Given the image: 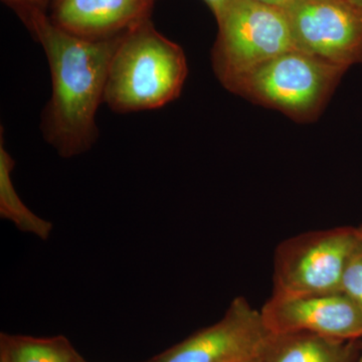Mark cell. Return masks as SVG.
Returning <instances> with one entry per match:
<instances>
[{"instance_id": "6da1fadb", "label": "cell", "mask_w": 362, "mask_h": 362, "mask_svg": "<svg viewBox=\"0 0 362 362\" xmlns=\"http://www.w3.org/2000/svg\"><path fill=\"white\" fill-rule=\"evenodd\" d=\"M18 13L42 45L51 70L52 96L42 125L45 140L65 158L84 153L98 137L96 114L124 33L88 39L59 28L40 7H23Z\"/></svg>"}, {"instance_id": "7a4b0ae2", "label": "cell", "mask_w": 362, "mask_h": 362, "mask_svg": "<svg viewBox=\"0 0 362 362\" xmlns=\"http://www.w3.org/2000/svg\"><path fill=\"white\" fill-rule=\"evenodd\" d=\"M187 75L182 49L146 18L121 35L112 57L104 103L116 113L161 108L180 96Z\"/></svg>"}, {"instance_id": "3957f363", "label": "cell", "mask_w": 362, "mask_h": 362, "mask_svg": "<svg viewBox=\"0 0 362 362\" xmlns=\"http://www.w3.org/2000/svg\"><path fill=\"white\" fill-rule=\"evenodd\" d=\"M345 69L294 49L255 66L226 88L297 120H308L320 111Z\"/></svg>"}, {"instance_id": "277c9868", "label": "cell", "mask_w": 362, "mask_h": 362, "mask_svg": "<svg viewBox=\"0 0 362 362\" xmlns=\"http://www.w3.org/2000/svg\"><path fill=\"white\" fill-rule=\"evenodd\" d=\"M213 64L221 84L284 52L298 49L284 8L257 0H233L220 21Z\"/></svg>"}, {"instance_id": "5b68a950", "label": "cell", "mask_w": 362, "mask_h": 362, "mask_svg": "<svg viewBox=\"0 0 362 362\" xmlns=\"http://www.w3.org/2000/svg\"><path fill=\"white\" fill-rule=\"evenodd\" d=\"M361 242L356 228L300 233L281 243L274 256L275 296L341 293L343 273Z\"/></svg>"}, {"instance_id": "8992f818", "label": "cell", "mask_w": 362, "mask_h": 362, "mask_svg": "<svg viewBox=\"0 0 362 362\" xmlns=\"http://www.w3.org/2000/svg\"><path fill=\"white\" fill-rule=\"evenodd\" d=\"M298 49L346 68L362 57V11L346 0H293L285 9Z\"/></svg>"}, {"instance_id": "52a82bcc", "label": "cell", "mask_w": 362, "mask_h": 362, "mask_svg": "<svg viewBox=\"0 0 362 362\" xmlns=\"http://www.w3.org/2000/svg\"><path fill=\"white\" fill-rule=\"evenodd\" d=\"M268 333L261 312L237 297L218 322L147 362H251Z\"/></svg>"}, {"instance_id": "ba28073f", "label": "cell", "mask_w": 362, "mask_h": 362, "mask_svg": "<svg viewBox=\"0 0 362 362\" xmlns=\"http://www.w3.org/2000/svg\"><path fill=\"white\" fill-rule=\"evenodd\" d=\"M259 312L270 333L311 332L343 340L362 338V312L343 293L272 295Z\"/></svg>"}, {"instance_id": "9c48e42d", "label": "cell", "mask_w": 362, "mask_h": 362, "mask_svg": "<svg viewBox=\"0 0 362 362\" xmlns=\"http://www.w3.org/2000/svg\"><path fill=\"white\" fill-rule=\"evenodd\" d=\"M153 0H54L51 20L66 32L105 39L148 18Z\"/></svg>"}, {"instance_id": "30bf717a", "label": "cell", "mask_w": 362, "mask_h": 362, "mask_svg": "<svg viewBox=\"0 0 362 362\" xmlns=\"http://www.w3.org/2000/svg\"><path fill=\"white\" fill-rule=\"evenodd\" d=\"M358 340L311 332L268 333L255 362H356Z\"/></svg>"}, {"instance_id": "8fae6325", "label": "cell", "mask_w": 362, "mask_h": 362, "mask_svg": "<svg viewBox=\"0 0 362 362\" xmlns=\"http://www.w3.org/2000/svg\"><path fill=\"white\" fill-rule=\"evenodd\" d=\"M0 135V216L11 221L18 230L47 240L51 237L54 225L33 214L21 201L14 187L13 157L4 146V134Z\"/></svg>"}, {"instance_id": "7c38bea8", "label": "cell", "mask_w": 362, "mask_h": 362, "mask_svg": "<svg viewBox=\"0 0 362 362\" xmlns=\"http://www.w3.org/2000/svg\"><path fill=\"white\" fill-rule=\"evenodd\" d=\"M0 357L6 362H77V350L64 337H33L2 333Z\"/></svg>"}, {"instance_id": "4fadbf2b", "label": "cell", "mask_w": 362, "mask_h": 362, "mask_svg": "<svg viewBox=\"0 0 362 362\" xmlns=\"http://www.w3.org/2000/svg\"><path fill=\"white\" fill-rule=\"evenodd\" d=\"M341 293L358 307L362 312V240L345 267L341 282Z\"/></svg>"}, {"instance_id": "5bb4252c", "label": "cell", "mask_w": 362, "mask_h": 362, "mask_svg": "<svg viewBox=\"0 0 362 362\" xmlns=\"http://www.w3.org/2000/svg\"><path fill=\"white\" fill-rule=\"evenodd\" d=\"M207 6L213 11L216 21H220L225 14L226 9L232 4L233 0H204Z\"/></svg>"}, {"instance_id": "9a60e30c", "label": "cell", "mask_w": 362, "mask_h": 362, "mask_svg": "<svg viewBox=\"0 0 362 362\" xmlns=\"http://www.w3.org/2000/svg\"><path fill=\"white\" fill-rule=\"evenodd\" d=\"M4 1L18 7V9L23 8V7H40L42 8V6L45 0H4Z\"/></svg>"}, {"instance_id": "2e32d148", "label": "cell", "mask_w": 362, "mask_h": 362, "mask_svg": "<svg viewBox=\"0 0 362 362\" xmlns=\"http://www.w3.org/2000/svg\"><path fill=\"white\" fill-rule=\"evenodd\" d=\"M257 1L286 9L291 4L293 0H257Z\"/></svg>"}, {"instance_id": "e0dca14e", "label": "cell", "mask_w": 362, "mask_h": 362, "mask_svg": "<svg viewBox=\"0 0 362 362\" xmlns=\"http://www.w3.org/2000/svg\"><path fill=\"white\" fill-rule=\"evenodd\" d=\"M349 4L352 6L356 7L358 11H362V0H346Z\"/></svg>"}, {"instance_id": "ac0fdd59", "label": "cell", "mask_w": 362, "mask_h": 362, "mask_svg": "<svg viewBox=\"0 0 362 362\" xmlns=\"http://www.w3.org/2000/svg\"><path fill=\"white\" fill-rule=\"evenodd\" d=\"M357 235H358L359 239L362 240V226L356 228Z\"/></svg>"}, {"instance_id": "d6986e66", "label": "cell", "mask_w": 362, "mask_h": 362, "mask_svg": "<svg viewBox=\"0 0 362 362\" xmlns=\"http://www.w3.org/2000/svg\"><path fill=\"white\" fill-rule=\"evenodd\" d=\"M356 362H362V350H361V356H359L358 359H357Z\"/></svg>"}, {"instance_id": "ffe728a7", "label": "cell", "mask_w": 362, "mask_h": 362, "mask_svg": "<svg viewBox=\"0 0 362 362\" xmlns=\"http://www.w3.org/2000/svg\"><path fill=\"white\" fill-rule=\"evenodd\" d=\"M77 362H87V361H86L85 359L83 358V357H81V358L78 359V361Z\"/></svg>"}, {"instance_id": "44dd1931", "label": "cell", "mask_w": 362, "mask_h": 362, "mask_svg": "<svg viewBox=\"0 0 362 362\" xmlns=\"http://www.w3.org/2000/svg\"><path fill=\"white\" fill-rule=\"evenodd\" d=\"M0 362H6V361H4V358H1V357H0Z\"/></svg>"}, {"instance_id": "7402d4cb", "label": "cell", "mask_w": 362, "mask_h": 362, "mask_svg": "<svg viewBox=\"0 0 362 362\" xmlns=\"http://www.w3.org/2000/svg\"><path fill=\"white\" fill-rule=\"evenodd\" d=\"M251 362H255V361H251Z\"/></svg>"}]
</instances>
